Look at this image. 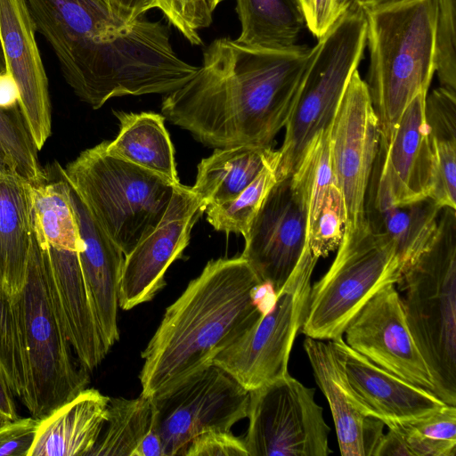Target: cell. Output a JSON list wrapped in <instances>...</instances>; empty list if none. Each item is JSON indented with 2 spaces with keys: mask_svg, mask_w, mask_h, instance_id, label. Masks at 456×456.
<instances>
[{
  "mask_svg": "<svg viewBox=\"0 0 456 456\" xmlns=\"http://www.w3.org/2000/svg\"><path fill=\"white\" fill-rule=\"evenodd\" d=\"M346 209L342 194L334 182L306 232L307 245L316 257H325L338 249L344 235Z\"/></svg>",
  "mask_w": 456,
  "mask_h": 456,
  "instance_id": "35",
  "label": "cell"
},
{
  "mask_svg": "<svg viewBox=\"0 0 456 456\" xmlns=\"http://www.w3.org/2000/svg\"><path fill=\"white\" fill-rule=\"evenodd\" d=\"M11 421L8 418L4 417V415L0 414V428L5 425Z\"/></svg>",
  "mask_w": 456,
  "mask_h": 456,
  "instance_id": "48",
  "label": "cell"
},
{
  "mask_svg": "<svg viewBox=\"0 0 456 456\" xmlns=\"http://www.w3.org/2000/svg\"><path fill=\"white\" fill-rule=\"evenodd\" d=\"M11 302L26 365L20 400L31 416L41 419L86 389L90 379L68 338L45 256L34 231L26 281Z\"/></svg>",
  "mask_w": 456,
  "mask_h": 456,
  "instance_id": "4",
  "label": "cell"
},
{
  "mask_svg": "<svg viewBox=\"0 0 456 456\" xmlns=\"http://www.w3.org/2000/svg\"><path fill=\"white\" fill-rule=\"evenodd\" d=\"M304 349L331 411L340 454L374 456L384 436L382 420L369 416L345 378L331 344L306 337Z\"/></svg>",
  "mask_w": 456,
  "mask_h": 456,
  "instance_id": "22",
  "label": "cell"
},
{
  "mask_svg": "<svg viewBox=\"0 0 456 456\" xmlns=\"http://www.w3.org/2000/svg\"><path fill=\"white\" fill-rule=\"evenodd\" d=\"M305 25L317 38L322 37L339 17L336 0H297Z\"/></svg>",
  "mask_w": 456,
  "mask_h": 456,
  "instance_id": "41",
  "label": "cell"
},
{
  "mask_svg": "<svg viewBox=\"0 0 456 456\" xmlns=\"http://www.w3.org/2000/svg\"><path fill=\"white\" fill-rule=\"evenodd\" d=\"M413 1L416 0H369L364 8V12H367L389 8Z\"/></svg>",
  "mask_w": 456,
  "mask_h": 456,
  "instance_id": "46",
  "label": "cell"
},
{
  "mask_svg": "<svg viewBox=\"0 0 456 456\" xmlns=\"http://www.w3.org/2000/svg\"><path fill=\"white\" fill-rule=\"evenodd\" d=\"M276 155L277 151L273 148L248 145L216 149L199 163L196 181L191 189L204 209L230 201Z\"/></svg>",
  "mask_w": 456,
  "mask_h": 456,
  "instance_id": "26",
  "label": "cell"
},
{
  "mask_svg": "<svg viewBox=\"0 0 456 456\" xmlns=\"http://www.w3.org/2000/svg\"><path fill=\"white\" fill-rule=\"evenodd\" d=\"M339 16L346 12H364L369 0H336Z\"/></svg>",
  "mask_w": 456,
  "mask_h": 456,
  "instance_id": "45",
  "label": "cell"
},
{
  "mask_svg": "<svg viewBox=\"0 0 456 456\" xmlns=\"http://www.w3.org/2000/svg\"><path fill=\"white\" fill-rule=\"evenodd\" d=\"M370 67L366 82L380 137L387 141L405 108L428 92L435 73L433 0L365 12Z\"/></svg>",
  "mask_w": 456,
  "mask_h": 456,
  "instance_id": "6",
  "label": "cell"
},
{
  "mask_svg": "<svg viewBox=\"0 0 456 456\" xmlns=\"http://www.w3.org/2000/svg\"><path fill=\"white\" fill-rule=\"evenodd\" d=\"M408 423L427 436L456 441L455 405L445 403L440 409Z\"/></svg>",
  "mask_w": 456,
  "mask_h": 456,
  "instance_id": "40",
  "label": "cell"
},
{
  "mask_svg": "<svg viewBox=\"0 0 456 456\" xmlns=\"http://www.w3.org/2000/svg\"><path fill=\"white\" fill-rule=\"evenodd\" d=\"M236 12L241 32L235 40L255 49L291 47L305 25L297 0H236Z\"/></svg>",
  "mask_w": 456,
  "mask_h": 456,
  "instance_id": "29",
  "label": "cell"
},
{
  "mask_svg": "<svg viewBox=\"0 0 456 456\" xmlns=\"http://www.w3.org/2000/svg\"><path fill=\"white\" fill-rule=\"evenodd\" d=\"M56 164L45 178L31 184L33 231L44 250L55 292L64 306H77L89 297L80 263L77 224L69 185Z\"/></svg>",
  "mask_w": 456,
  "mask_h": 456,
  "instance_id": "14",
  "label": "cell"
},
{
  "mask_svg": "<svg viewBox=\"0 0 456 456\" xmlns=\"http://www.w3.org/2000/svg\"><path fill=\"white\" fill-rule=\"evenodd\" d=\"M427 94L419 93L408 104L387 141L380 137L378 159L396 204L431 194L434 155L425 118Z\"/></svg>",
  "mask_w": 456,
  "mask_h": 456,
  "instance_id": "20",
  "label": "cell"
},
{
  "mask_svg": "<svg viewBox=\"0 0 456 456\" xmlns=\"http://www.w3.org/2000/svg\"><path fill=\"white\" fill-rule=\"evenodd\" d=\"M314 392L289 373L249 391L248 456L330 454V429Z\"/></svg>",
  "mask_w": 456,
  "mask_h": 456,
  "instance_id": "12",
  "label": "cell"
},
{
  "mask_svg": "<svg viewBox=\"0 0 456 456\" xmlns=\"http://www.w3.org/2000/svg\"><path fill=\"white\" fill-rule=\"evenodd\" d=\"M4 168H9L4 159V158L2 157V155L0 154V170L1 169H4ZM10 169V168H9Z\"/></svg>",
  "mask_w": 456,
  "mask_h": 456,
  "instance_id": "49",
  "label": "cell"
},
{
  "mask_svg": "<svg viewBox=\"0 0 456 456\" xmlns=\"http://www.w3.org/2000/svg\"><path fill=\"white\" fill-rule=\"evenodd\" d=\"M307 243L268 313L213 360L248 391L288 374L297 335L305 322L318 261Z\"/></svg>",
  "mask_w": 456,
  "mask_h": 456,
  "instance_id": "10",
  "label": "cell"
},
{
  "mask_svg": "<svg viewBox=\"0 0 456 456\" xmlns=\"http://www.w3.org/2000/svg\"><path fill=\"white\" fill-rule=\"evenodd\" d=\"M109 396L86 388L40 419L28 456H89L108 418Z\"/></svg>",
  "mask_w": 456,
  "mask_h": 456,
  "instance_id": "24",
  "label": "cell"
},
{
  "mask_svg": "<svg viewBox=\"0 0 456 456\" xmlns=\"http://www.w3.org/2000/svg\"><path fill=\"white\" fill-rule=\"evenodd\" d=\"M364 12H346L311 49L297 101L278 150L277 180L297 169L308 144L331 123L366 46Z\"/></svg>",
  "mask_w": 456,
  "mask_h": 456,
  "instance_id": "8",
  "label": "cell"
},
{
  "mask_svg": "<svg viewBox=\"0 0 456 456\" xmlns=\"http://www.w3.org/2000/svg\"><path fill=\"white\" fill-rule=\"evenodd\" d=\"M403 273L393 245L367 224L344 232L331 265L311 287L302 333L320 340L342 337L363 305L380 289L398 283Z\"/></svg>",
  "mask_w": 456,
  "mask_h": 456,
  "instance_id": "9",
  "label": "cell"
},
{
  "mask_svg": "<svg viewBox=\"0 0 456 456\" xmlns=\"http://www.w3.org/2000/svg\"><path fill=\"white\" fill-rule=\"evenodd\" d=\"M311 49L265 50L214 40L194 76L162 99V115L216 149L273 148L295 106Z\"/></svg>",
  "mask_w": 456,
  "mask_h": 456,
  "instance_id": "1",
  "label": "cell"
},
{
  "mask_svg": "<svg viewBox=\"0 0 456 456\" xmlns=\"http://www.w3.org/2000/svg\"><path fill=\"white\" fill-rule=\"evenodd\" d=\"M329 126L313 138L290 176L293 188L307 214V231L314 223L335 182L330 163Z\"/></svg>",
  "mask_w": 456,
  "mask_h": 456,
  "instance_id": "31",
  "label": "cell"
},
{
  "mask_svg": "<svg viewBox=\"0 0 456 456\" xmlns=\"http://www.w3.org/2000/svg\"><path fill=\"white\" fill-rule=\"evenodd\" d=\"M434 60L441 86L456 91V0H433Z\"/></svg>",
  "mask_w": 456,
  "mask_h": 456,
  "instance_id": "34",
  "label": "cell"
},
{
  "mask_svg": "<svg viewBox=\"0 0 456 456\" xmlns=\"http://www.w3.org/2000/svg\"><path fill=\"white\" fill-rule=\"evenodd\" d=\"M441 211L431 197L395 203L377 155L366 192L365 221L371 232L393 245L403 272L432 240Z\"/></svg>",
  "mask_w": 456,
  "mask_h": 456,
  "instance_id": "23",
  "label": "cell"
},
{
  "mask_svg": "<svg viewBox=\"0 0 456 456\" xmlns=\"http://www.w3.org/2000/svg\"><path fill=\"white\" fill-rule=\"evenodd\" d=\"M204 208L191 187L175 186L167 211L157 227L125 256L118 306L130 310L151 301L165 287V273L183 256L191 231Z\"/></svg>",
  "mask_w": 456,
  "mask_h": 456,
  "instance_id": "16",
  "label": "cell"
},
{
  "mask_svg": "<svg viewBox=\"0 0 456 456\" xmlns=\"http://www.w3.org/2000/svg\"><path fill=\"white\" fill-rule=\"evenodd\" d=\"M40 419L33 416L11 420L0 428V456H28Z\"/></svg>",
  "mask_w": 456,
  "mask_h": 456,
  "instance_id": "39",
  "label": "cell"
},
{
  "mask_svg": "<svg viewBox=\"0 0 456 456\" xmlns=\"http://www.w3.org/2000/svg\"><path fill=\"white\" fill-rule=\"evenodd\" d=\"M111 16L124 26H128L143 16L150 9L156 8V0H104Z\"/></svg>",
  "mask_w": 456,
  "mask_h": 456,
  "instance_id": "42",
  "label": "cell"
},
{
  "mask_svg": "<svg viewBox=\"0 0 456 456\" xmlns=\"http://www.w3.org/2000/svg\"><path fill=\"white\" fill-rule=\"evenodd\" d=\"M344 334L345 342L371 362L436 395L432 374L412 338L395 284L380 289Z\"/></svg>",
  "mask_w": 456,
  "mask_h": 456,
  "instance_id": "15",
  "label": "cell"
},
{
  "mask_svg": "<svg viewBox=\"0 0 456 456\" xmlns=\"http://www.w3.org/2000/svg\"><path fill=\"white\" fill-rule=\"evenodd\" d=\"M353 394L369 416L385 426L424 417L445 404L428 390L379 367L351 348L342 337L330 340Z\"/></svg>",
  "mask_w": 456,
  "mask_h": 456,
  "instance_id": "19",
  "label": "cell"
},
{
  "mask_svg": "<svg viewBox=\"0 0 456 456\" xmlns=\"http://www.w3.org/2000/svg\"><path fill=\"white\" fill-rule=\"evenodd\" d=\"M68 185L79 234L80 263L109 352L119 340L118 293L125 256L93 217L75 190Z\"/></svg>",
  "mask_w": 456,
  "mask_h": 456,
  "instance_id": "21",
  "label": "cell"
},
{
  "mask_svg": "<svg viewBox=\"0 0 456 456\" xmlns=\"http://www.w3.org/2000/svg\"><path fill=\"white\" fill-rule=\"evenodd\" d=\"M151 399L164 456H185L199 435L209 430L231 431L248 417L249 391L212 363Z\"/></svg>",
  "mask_w": 456,
  "mask_h": 456,
  "instance_id": "11",
  "label": "cell"
},
{
  "mask_svg": "<svg viewBox=\"0 0 456 456\" xmlns=\"http://www.w3.org/2000/svg\"><path fill=\"white\" fill-rule=\"evenodd\" d=\"M153 428L151 397H109L108 418L89 456H138L142 443Z\"/></svg>",
  "mask_w": 456,
  "mask_h": 456,
  "instance_id": "30",
  "label": "cell"
},
{
  "mask_svg": "<svg viewBox=\"0 0 456 456\" xmlns=\"http://www.w3.org/2000/svg\"><path fill=\"white\" fill-rule=\"evenodd\" d=\"M412 338L436 395L456 405V209L444 208L435 235L398 282Z\"/></svg>",
  "mask_w": 456,
  "mask_h": 456,
  "instance_id": "5",
  "label": "cell"
},
{
  "mask_svg": "<svg viewBox=\"0 0 456 456\" xmlns=\"http://www.w3.org/2000/svg\"><path fill=\"white\" fill-rule=\"evenodd\" d=\"M400 436L407 456H455L456 441L436 439L427 436L408 422H394L387 425Z\"/></svg>",
  "mask_w": 456,
  "mask_h": 456,
  "instance_id": "37",
  "label": "cell"
},
{
  "mask_svg": "<svg viewBox=\"0 0 456 456\" xmlns=\"http://www.w3.org/2000/svg\"><path fill=\"white\" fill-rule=\"evenodd\" d=\"M332 173L344 200V232L365 226L364 205L380 128L368 86L358 69L351 76L329 126Z\"/></svg>",
  "mask_w": 456,
  "mask_h": 456,
  "instance_id": "13",
  "label": "cell"
},
{
  "mask_svg": "<svg viewBox=\"0 0 456 456\" xmlns=\"http://www.w3.org/2000/svg\"><path fill=\"white\" fill-rule=\"evenodd\" d=\"M26 2L66 83L94 110L114 97L172 93L191 76L159 21L142 16L124 26L104 0Z\"/></svg>",
  "mask_w": 456,
  "mask_h": 456,
  "instance_id": "2",
  "label": "cell"
},
{
  "mask_svg": "<svg viewBox=\"0 0 456 456\" xmlns=\"http://www.w3.org/2000/svg\"><path fill=\"white\" fill-rule=\"evenodd\" d=\"M0 43L6 70L18 86L20 113L40 151L51 135V105L36 27L26 0H0Z\"/></svg>",
  "mask_w": 456,
  "mask_h": 456,
  "instance_id": "18",
  "label": "cell"
},
{
  "mask_svg": "<svg viewBox=\"0 0 456 456\" xmlns=\"http://www.w3.org/2000/svg\"><path fill=\"white\" fill-rule=\"evenodd\" d=\"M0 374L13 395L20 399L26 387L24 352L13 305L1 281Z\"/></svg>",
  "mask_w": 456,
  "mask_h": 456,
  "instance_id": "33",
  "label": "cell"
},
{
  "mask_svg": "<svg viewBox=\"0 0 456 456\" xmlns=\"http://www.w3.org/2000/svg\"><path fill=\"white\" fill-rule=\"evenodd\" d=\"M18 86L9 71L0 74V109L12 110L19 109Z\"/></svg>",
  "mask_w": 456,
  "mask_h": 456,
  "instance_id": "43",
  "label": "cell"
},
{
  "mask_svg": "<svg viewBox=\"0 0 456 456\" xmlns=\"http://www.w3.org/2000/svg\"><path fill=\"white\" fill-rule=\"evenodd\" d=\"M307 214L291 177L277 180L254 217L241 256L277 293L306 245Z\"/></svg>",
  "mask_w": 456,
  "mask_h": 456,
  "instance_id": "17",
  "label": "cell"
},
{
  "mask_svg": "<svg viewBox=\"0 0 456 456\" xmlns=\"http://www.w3.org/2000/svg\"><path fill=\"white\" fill-rule=\"evenodd\" d=\"M106 143L83 151L61 170L126 256L157 227L178 184L110 154Z\"/></svg>",
  "mask_w": 456,
  "mask_h": 456,
  "instance_id": "7",
  "label": "cell"
},
{
  "mask_svg": "<svg viewBox=\"0 0 456 456\" xmlns=\"http://www.w3.org/2000/svg\"><path fill=\"white\" fill-rule=\"evenodd\" d=\"M0 414L8 418L10 420L17 419L15 403L13 401V394L9 388L6 381L0 374Z\"/></svg>",
  "mask_w": 456,
  "mask_h": 456,
  "instance_id": "44",
  "label": "cell"
},
{
  "mask_svg": "<svg viewBox=\"0 0 456 456\" xmlns=\"http://www.w3.org/2000/svg\"><path fill=\"white\" fill-rule=\"evenodd\" d=\"M425 118L434 155L430 197L456 209V91L440 86L427 94Z\"/></svg>",
  "mask_w": 456,
  "mask_h": 456,
  "instance_id": "28",
  "label": "cell"
},
{
  "mask_svg": "<svg viewBox=\"0 0 456 456\" xmlns=\"http://www.w3.org/2000/svg\"><path fill=\"white\" fill-rule=\"evenodd\" d=\"M119 132L107 141V151L122 159L179 184L175 149L165 127V117L153 112H114Z\"/></svg>",
  "mask_w": 456,
  "mask_h": 456,
  "instance_id": "27",
  "label": "cell"
},
{
  "mask_svg": "<svg viewBox=\"0 0 456 456\" xmlns=\"http://www.w3.org/2000/svg\"><path fill=\"white\" fill-rule=\"evenodd\" d=\"M222 0H156L170 23L193 45H201L199 30L213 21V12Z\"/></svg>",
  "mask_w": 456,
  "mask_h": 456,
  "instance_id": "36",
  "label": "cell"
},
{
  "mask_svg": "<svg viewBox=\"0 0 456 456\" xmlns=\"http://www.w3.org/2000/svg\"><path fill=\"white\" fill-rule=\"evenodd\" d=\"M5 71H6V66H5L3 49L1 46V43H0V74L4 73Z\"/></svg>",
  "mask_w": 456,
  "mask_h": 456,
  "instance_id": "47",
  "label": "cell"
},
{
  "mask_svg": "<svg viewBox=\"0 0 456 456\" xmlns=\"http://www.w3.org/2000/svg\"><path fill=\"white\" fill-rule=\"evenodd\" d=\"M263 281L241 256L207 263L165 311L142 352L141 395L152 397L212 364L263 316L252 300Z\"/></svg>",
  "mask_w": 456,
  "mask_h": 456,
  "instance_id": "3",
  "label": "cell"
},
{
  "mask_svg": "<svg viewBox=\"0 0 456 456\" xmlns=\"http://www.w3.org/2000/svg\"><path fill=\"white\" fill-rule=\"evenodd\" d=\"M31 183L0 170V281L11 298L25 283L33 232Z\"/></svg>",
  "mask_w": 456,
  "mask_h": 456,
  "instance_id": "25",
  "label": "cell"
},
{
  "mask_svg": "<svg viewBox=\"0 0 456 456\" xmlns=\"http://www.w3.org/2000/svg\"><path fill=\"white\" fill-rule=\"evenodd\" d=\"M279 153L236 198L205 208L208 222L219 232L240 233L246 237L265 198L277 182Z\"/></svg>",
  "mask_w": 456,
  "mask_h": 456,
  "instance_id": "32",
  "label": "cell"
},
{
  "mask_svg": "<svg viewBox=\"0 0 456 456\" xmlns=\"http://www.w3.org/2000/svg\"><path fill=\"white\" fill-rule=\"evenodd\" d=\"M185 456H248L243 439L231 431L209 430L196 436Z\"/></svg>",
  "mask_w": 456,
  "mask_h": 456,
  "instance_id": "38",
  "label": "cell"
}]
</instances>
